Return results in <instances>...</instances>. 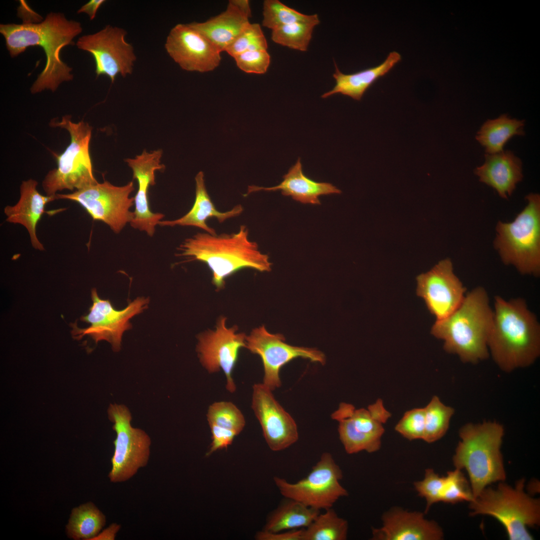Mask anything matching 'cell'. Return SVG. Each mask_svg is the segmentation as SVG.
<instances>
[{
  "label": "cell",
  "instance_id": "cell-15",
  "mask_svg": "<svg viewBox=\"0 0 540 540\" xmlns=\"http://www.w3.org/2000/svg\"><path fill=\"white\" fill-rule=\"evenodd\" d=\"M126 34L122 28L108 25L78 39L77 47L94 58L96 77L106 76L113 83L118 75L125 77L132 74L136 57L134 47L125 40Z\"/></svg>",
  "mask_w": 540,
  "mask_h": 540
},
{
  "label": "cell",
  "instance_id": "cell-24",
  "mask_svg": "<svg viewBox=\"0 0 540 540\" xmlns=\"http://www.w3.org/2000/svg\"><path fill=\"white\" fill-rule=\"evenodd\" d=\"M260 190H280L284 196H290L302 204H320L319 197L321 196L341 193L340 190L330 183L317 182L306 176L303 172L300 158L283 176L279 184L268 188L249 186L244 196Z\"/></svg>",
  "mask_w": 540,
  "mask_h": 540
},
{
  "label": "cell",
  "instance_id": "cell-4",
  "mask_svg": "<svg viewBox=\"0 0 540 540\" xmlns=\"http://www.w3.org/2000/svg\"><path fill=\"white\" fill-rule=\"evenodd\" d=\"M248 228L242 225L231 234L199 232L186 239L178 248L179 256L205 263L212 274V283L218 290L224 288L226 278L243 268L270 272L272 264L258 244L249 240Z\"/></svg>",
  "mask_w": 540,
  "mask_h": 540
},
{
  "label": "cell",
  "instance_id": "cell-43",
  "mask_svg": "<svg viewBox=\"0 0 540 540\" xmlns=\"http://www.w3.org/2000/svg\"><path fill=\"white\" fill-rule=\"evenodd\" d=\"M120 526L116 524H112L102 533L98 534L92 540H114L117 532L119 531Z\"/></svg>",
  "mask_w": 540,
  "mask_h": 540
},
{
  "label": "cell",
  "instance_id": "cell-18",
  "mask_svg": "<svg viewBox=\"0 0 540 540\" xmlns=\"http://www.w3.org/2000/svg\"><path fill=\"white\" fill-rule=\"evenodd\" d=\"M164 48L173 60L188 72L212 71L221 61V52L189 24L174 26L167 36Z\"/></svg>",
  "mask_w": 540,
  "mask_h": 540
},
{
  "label": "cell",
  "instance_id": "cell-35",
  "mask_svg": "<svg viewBox=\"0 0 540 540\" xmlns=\"http://www.w3.org/2000/svg\"><path fill=\"white\" fill-rule=\"evenodd\" d=\"M320 22H296L282 26L272 30L273 42L290 48L307 50L314 28Z\"/></svg>",
  "mask_w": 540,
  "mask_h": 540
},
{
  "label": "cell",
  "instance_id": "cell-10",
  "mask_svg": "<svg viewBox=\"0 0 540 540\" xmlns=\"http://www.w3.org/2000/svg\"><path fill=\"white\" fill-rule=\"evenodd\" d=\"M390 416L381 399L367 408L356 409L352 404L342 402L331 415L332 419L338 422L339 438L348 454L378 450L384 432L383 424Z\"/></svg>",
  "mask_w": 540,
  "mask_h": 540
},
{
  "label": "cell",
  "instance_id": "cell-26",
  "mask_svg": "<svg viewBox=\"0 0 540 540\" xmlns=\"http://www.w3.org/2000/svg\"><path fill=\"white\" fill-rule=\"evenodd\" d=\"M249 18L231 0L220 14L204 22L190 25L205 36L221 52L234 42L250 23Z\"/></svg>",
  "mask_w": 540,
  "mask_h": 540
},
{
  "label": "cell",
  "instance_id": "cell-13",
  "mask_svg": "<svg viewBox=\"0 0 540 540\" xmlns=\"http://www.w3.org/2000/svg\"><path fill=\"white\" fill-rule=\"evenodd\" d=\"M91 297L92 304L88 313L80 318L90 326L81 328L76 323L71 324L72 337L80 340L88 336L96 344L106 340L111 344L114 351H119L124 332L132 328L130 320L148 308V298L138 297L124 309L117 310L109 300L101 299L96 288L92 290Z\"/></svg>",
  "mask_w": 540,
  "mask_h": 540
},
{
  "label": "cell",
  "instance_id": "cell-42",
  "mask_svg": "<svg viewBox=\"0 0 540 540\" xmlns=\"http://www.w3.org/2000/svg\"><path fill=\"white\" fill-rule=\"evenodd\" d=\"M106 2L104 0H91L82 6L77 12L78 14L86 13L90 20H94L100 6Z\"/></svg>",
  "mask_w": 540,
  "mask_h": 540
},
{
  "label": "cell",
  "instance_id": "cell-3",
  "mask_svg": "<svg viewBox=\"0 0 540 540\" xmlns=\"http://www.w3.org/2000/svg\"><path fill=\"white\" fill-rule=\"evenodd\" d=\"M493 310L486 289L478 286L466 294L458 308L446 318L436 320L430 333L444 340V349L472 364L490 356L488 342Z\"/></svg>",
  "mask_w": 540,
  "mask_h": 540
},
{
  "label": "cell",
  "instance_id": "cell-9",
  "mask_svg": "<svg viewBox=\"0 0 540 540\" xmlns=\"http://www.w3.org/2000/svg\"><path fill=\"white\" fill-rule=\"evenodd\" d=\"M342 474L332 454L326 452L306 477L294 483L278 476L274 480L284 498L320 510L332 508L340 498L348 496L347 490L340 483Z\"/></svg>",
  "mask_w": 540,
  "mask_h": 540
},
{
  "label": "cell",
  "instance_id": "cell-36",
  "mask_svg": "<svg viewBox=\"0 0 540 540\" xmlns=\"http://www.w3.org/2000/svg\"><path fill=\"white\" fill-rule=\"evenodd\" d=\"M474 498L470 483L461 470L456 468L448 472L444 476L440 502L454 504L464 501L470 502Z\"/></svg>",
  "mask_w": 540,
  "mask_h": 540
},
{
  "label": "cell",
  "instance_id": "cell-39",
  "mask_svg": "<svg viewBox=\"0 0 540 540\" xmlns=\"http://www.w3.org/2000/svg\"><path fill=\"white\" fill-rule=\"evenodd\" d=\"M444 481V476H440L434 470L428 468L425 470L424 479L414 483L418 496L426 500V513L433 504L440 502Z\"/></svg>",
  "mask_w": 540,
  "mask_h": 540
},
{
  "label": "cell",
  "instance_id": "cell-40",
  "mask_svg": "<svg viewBox=\"0 0 540 540\" xmlns=\"http://www.w3.org/2000/svg\"><path fill=\"white\" fill-rule=\"evenodd\" d=\"M233 58L237 66L248 74H265L270 62V57L267 50L246 51Z\"/></svg>",
  "mask_w": 540,
  "mask_h": 540
},
{
  "label": "cell",
  "instance_id": "cell-19",
  "mask_svg": "<svg viewBox=\"0 0 540 540\" xmlns=\"http://www.w3.org/2000/svg\"><path fill=\"white\" fill-rule=\"evenodd\" d=\"M252 389V408L270 449L280 451L296 443L298 439L296 424L275 399L272 390L263 383L254 384Z\"/></svg>",
  "mask_w": 540,
  "mask_h": 540
},
{
  "label": "cell",
  "instance_id": "cell-22",
  "mask_svg": "<svg viewBox=\"0 0 540 540\" xmlns=\"http://www.w3.org/2000/svg\"><path fill=\"white\" fill-rule=\"evenodd\" d=\"M38 182L29 179L22 182L20 186V198L14 206H8L4 208L6 221L22 225L28 230L34 248L44 250L43 244L38 240L36 228L42 215L45 212L46 204L56 200L53 196H44L36 189Z\"/></svg>",
  "mask_w": 540,
  "mask_h": 540
},
{
  "label": "cell",
  "instance_id": "cell-6",
  "mask_svg": "<svg viewBox=\"0 0 540 540\" xmlns=\"http://www.w3.org/2000/svg\"><path fill=\"white\" fill-rule=\"evenodd\" d=\"M528 204L510 222H498L494 246L502 261L522 274H540V196L530 193Z\"/></svg>",
  "mask_w": 540,
  "mask_h": 540
},
{
  "label": "cell",
  "instance_id": "cell-29",
  "mask_svg": "<svg viewBox=\"0 0 540 540\" xmlns=\"http://www.w3.org/2000/svg\"><path fill=\"white\" fill-rule=\"evenodd\" d=\"M524 120L503 114L484 122L476 138L484 148L487 154L498 153L504 150L505 144L512 137L524 134Z\"/></svg>",
  "mask_w": 540,
  "mask_h": 540
},
{
  "label": "cell",
  "instance_id": "cell-44",
  "mask_svg": "<svg viewBox=\"0 0 540 540\" xmlns=\"http://www.w3.org/2000/svg\"><path fill=\"white\" fill-rule=\"evenodd\" d=\"M242 12L249 18L252 16L251 9L248 0H230Z\"/></svg>",
  "mask_w": 540,
  "mask_h": 540
},
{
  "label": "cell",
  "instance_id": "cell-28",
  "mask_svg": "<svg viewBox=\"0 0 540 540\" xmlns=\"http://www.w3.org/2000/svg\"><path fill=\"white\" fill-rule=\"evenodd\" d=\"M284 500L268 516L264 530L278 532L306 528L320 510L308 507L294 499Z\"/></svg>",
  "mask_w": 540,
  "mask_h": 540
},
{
  "label": "cell",
  "instance_id": "cell-38",
  "mask_svg": "<svg viewBox=\"0 0 540 540\" xmlns=\"http://www.w3.org/2000/svg\"><path fill=\"white\" fill-rule=\"evenodd\" d=\"M425 428L424 408H415L406 411L395 426V430L404 438L412 440H422Z\"/></svg>",
  "mask_w": 540,
  "mask_h": 540
},
{
  "label": "cell",
  "instance_id": "cell-23",
  "mask_svg": "<svg viewBox=\"0 0 540 540\" xmlns=\"http://www.w3.org/2000/svg\"><path fill=\"white\" fill-rule=\"evenodd\" d=\"M479 180L494 188L503 198H508L523 178L522 162L512 152L485 154V161L474 171Z\"/></svg>",
  "mask_w": 540,
  "mask_h": 540
},
{
  "label": "cell",
  "instance_id": "cell-21",
  "mask_svg": "<svg viewBox=\"0 0 540 540\" xmlns=\"http://www.w3.org/2000/svg\"><path fill=\"white\" fill-rule=\"evenodd\" d=\"M382 525L372 528L374 540H440L442 530L437 522L418 512L394 508L382 516Z\"/></svg>",
  "mask_w": 540,
  "mask_h": 540
},
{
  "label": "cell",
  "instance_id": "cell-37",
  "mask_svg": "<svg viewBox=\"0 0 540 540\" xmlns=\"http://www.w3.org/2000/svg\"><path fill=\"white\" fill-rule=\"evenodd\" d=\"M268 47L267 41L260 25L250 22L225 52L234 58L246 51L267 50Z\"/></svg>",
  "mask_w": 540,
  "mask_h": 540
},
{
  "label": "cell",
  "instance_id": "cell-31",
  "mask_svg": "<svg viewBox=\"0 0 540 540\" xmlns=\"http://www.w3.org/2000/svg\"><path fill=\"white\" fill-rule=\"evenodd\" d=\"M320 512L312 523L303 528L302 540H346L348 524L332 508Z\"/></svg>",
  "mask_w": 540,
  "mask_h": 540
},
{
  "label": "cell",
  "instance_id": "cell-25",
  "mask_svg": "<svg viewBox=\"0 0 540 540\" xmlns=\"http://www.w3.org/2000/svg\"><path fill=\"white\" fill-rule=\"evenodd\" d=\"M196 196L193 206L186 214L180 218L172 220H160L158 224L161 226H192L201 228L206 232L216 234V230L210 227L206 221L210 218H215L219 222L222 223L226 220L238 216L243 212L240 204L234 207L232 210L221 212L216 210L206 189L204 174L199 172L195 177Z\"/></svg>",
  "mask_w": 540,
  "mask_h": 540
},
{
  "label": "cell",
  "instance_id": "cell-32",
  "mask_svg": "<svg viewBox=\"0 0 540 540\" xmlns=\"http://www.w3.org/2000/svg\"><path fill=\"white\" fill-rule=\"evenodd\" d=\"M424 408L425 428L423 440L428 443L434 442L446 434L454 410L445 405L436 396H432Z\"/></svg>",
  "mask_w": 540,
  "mask_h": 540
},
{
  "label": "cell",
  "instance_id": "cell-41",
  "mask_svg": "<svg viewBox=\"0 0 540 540\" xmlns=\"http://www.w3.org/2000/svg\"><path fill=\"white\" fill-rule=\"evenodd\" d=\"M303 528L286 530L284 532H270L264 530L258 532L257 540H302Z\"/></svg>",
  "mask_w": 540,
  "mask_h": 540
},
{
  "label": "cell",
  "instance_id": "cell-34",
  "mask_svg": "<svg viewBox=\"0 0 540 540\" xmlns=\"http://www.w3.org/2000/svg\"><path fill=\"white\" fill-rule=\"evenodd\" d=\"M207 420L210 428L232 432L238 435L244 429L246 422L240 410L230 402H218L208 410Z\"/></svg>",
  "mask_w": 540,
  "mask_h": 540
},
{
  "label": "cell",
  "instance_id": "cell-33",
  "mask_svg": "<svg viewBox=\"0 0 540 540\" xmlns=\"http://www.w3.org/2000/svg\"><path fill=\"white\" fill-rule=\"evenodd\" d=\"M263 26L272 30L296 22H320L318 14H306L278 0H266L263 4Z\"/></svg>",
  "mask_w": 540,
  "mask_h": 540
},
{
  "label": "cell",
  "instance_id": "cell-1",
  "mask_svg": "<svg viewBox=\"0 0 540 540\" xmlns=\"http://www.w3.org/2000/svg\"><path fill=\"white\" fill-rule=\"evenodd\" d=\"M82 31L80 22L68 20L60 12H50L38 24H0V32L12 58L29 46H39L44 52L46 64L30 88L32 94L45 90L54 92L61 83L73 79L72 68L62 60L60 52L64 47L74 44L73 39Z\"/></svg>",
  "mask_w": 540,
  "mask_h": 540
},
{
  "label": "cell",
  "instance_id": "cell-7",
  "mask_svg": "<svg viewBox=\"0 0 540 540\" xmlns=\"http://www.w3.org/2000/svg\"><path fill=\"white\" fill-rule=\"evenodd\" d=\"M524 480L515 488L500 482L496 488L486 487L470 502V515H488L504 527L510 540H531L527 527L540 523V502L524 490Z\"/></svg>",
  "mask_w": 540,
  "mask_h": 540
},
{
  "label": "cell",
  "instance_id": "cell-30",
  "mask_svg": "<svg viewBox=\"0 0 540 540\" xmlns=\"http://www.w3.org/2000/svg\"><path fill=\"white\" fill-rule=\"evenodd\" d=\"M106 523L104 515L92 502L72 510L66 526L68 536L74 540H92Z\"/></svg>",
  "mask_w": 540,
  "mask_h": 540
},
{
  "label": "cell",
  "instance_id": "cell-8",
  "mask_svg": "<svg viewBox=\"0 0 540 540\" xmlns=\"http://www.w3.org/2000/svg\"><path fill=\"white\" fill-rule=\"evenodd\" d=\"M50 126L66 130L70 142L64 151L56 156L57 168L48 172L42 182L46 195L55 196L58 191H76L98 182L93 174L90 153L92 128L81 120L72 121L70 115L60 120H51Z\"/></svg>",
  "mask_w": 540,
  "mask_h": 540
},
{
  "label": "cell",
  "instance_id": "cell-16",
  "mask_svg": "<svg viewBox=\"0 0 540 540\" xmlns=\"http://www.w3.org/2000/svg\"><path fill=\"white\" fill-rule=\"evenodd\" d=\"M226 318L218 320L214 330H208L198 336L196 351L202 366L209 373L222 370L226 380V390L231 393L236 386L232 378V372L238 360L239 350L246 348V335L238 333L236 326H226Z\"/></svg>",
  "mask_w": 540,
  "mask_h": 540
},
{
  "label": "cell",
  "instance_id": "cell-12",
  "mask_svg": "<svg viewBox=\"0 0 540 540\" xmlns=\"http://www.w3.org/2000/svg\"><path fill=\"white\" fill-rule=\"evenodd\" d=\"M108 414L116 434L108 477L112 482H124L147 464L150 438L143 430L132 426L130 413L124 405L111 404Z\"/></svg>",
  "mask_w": 540,
  "mask_h": 540
},
{
  "label": "cell",
  "instance_id": "cell-2",
  "mask_svg": "<svg viewBox=\"0 0 540 540\" xmlns=\"http://www.w3.org/2000/svg\"><path fill=\"white\" fill-rule=\"evenodd\" d=\"M488 346L493 360L506 372L530 366L540 356V324L522 298L494 297Z\"/></svg>",
  "mask_w": 540,
  "mask_h": 540
},
{
  "label": "cell",
  "instance_id": "cell-5",
  "mask_svg": "<svg viewBox=\"0 0 540 540\" xmlns=\"http://www.w3.org/2000/svg\"><path fill=\"white\" fill-rule=\"evenodd\" d=\"M504 434L503 426L495 421L468 423L459 430L453 463L456 468L466 470L474 498L490 484L506 480L500 452Z\"/></svg>",
  "mask_w": 540,
  "mask_h": 540
},
{
  "label": "cell",
  "instance_id": "cell-27",
  "mask_svg": "<svg viewBox=\"0 0 540 540\" xmlns=\"http://www.w3.org/2000/svg\"><path fill=\"white\" fill-rule=\"evenodd\" d=\"M400 60V54L394 51L388 54L382 64L352 74H343L334 62L333 77L336 84L332 90L324 93L322 98H325L341 94L360 100L366 90L379 78L386 75Z\"/></svg>",
  "mask_w": 540,
  "mask_h": 540
},
{
  "label": "cell",
  "instance_id": "cell-11",
  "mask_svg": "<svg viewBox=\"0 0 540 540\" xmlns=\"http://www.w3.org/2000/svg\"><path fill=\"white\" fill-rule=\"evenodd\" d=\"M134 190L132 182L118 186L104 180L70 194H56V198L78 203L94 220L104 222L118 234L134 218L130 210L134 198L130 197Z\"/></svg>",
  "mask_w": 540,
  "mask_h": 540
},
{
  "label": "cell",
  "instance_id": "cell-14",
  "mask_svg": "<svg viewBox=\"0 0 540 540\" xmlns=\"http://www.w3.org/2000/svg\"><path fill=\"white\" fill-rule=\"evenodd\" d=\"M246 348L258 355L262 360L263 384L271 390L281 386L280 372L282 368L293 360L300 358L324 365L325 354L316 348L294 346L286 342L281 334H271L262 325L252 330L246 338Z\"/></svg>",
  "mask_w": 540,
  "mask_h": 540
},
{
  "label": "cell",
  "instance_id": "cell-17",
  "mask_svg": "<svg viewBox=\"0 0 540 540\" xmlns=\"http://www.w3.org/2000/svg\"><path fill=\"white\" fill-rule=\"evenodd\" d=\"M416 294L424 301L430 312L440 320L460 306L466 288L454 272L449 258L440 261L431 270L416 278Z\"/></svg>",
  "mask_w": 540,
  "mask_h": 540
},
{
  "label": "cell",
  "instance_id": "cell-20",
  "mask_svg": "<svg viewBox=\"0 0 540 540\" xmlns=\"http://www.w3.org/2000/svg\"><path fill=\"white\" fill-rule=\"evenodd\" d=\"M162 154L160 150L150 152L144 150L134 158L126 160L132 170L133 178L138 185L134 197V218L130 224L134 228L144 231L150 236L154 234L156 226L164 216L162 214L154 213L150 210L148 194L150 186L156 184L155 172L165 167L160 164Z\"/></svg>",
  "mask_w": 540,
  "mask_h": 540
}]
</instances>
